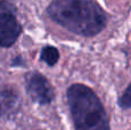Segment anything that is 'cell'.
<instances>
[{"mask_svg": "<svg viewBox=\"0 0 131 130\" xmlns=\"http://www.w3.org/2000/svg\"><path fill=\"white\" fill-rule=\"evenodd\" d=\"M20 106V98L10 90L0 91V120L9 119Z\"/></svg>", "mask_w": 131, "mask_h": 130, "instance_id": "cell-5", "label": "cell"}, {"mask_svg": "<svg viewBox=\"0 0 131 130\" xmlns=\"http://www.w3.org/2000/svg\"><path fill=\"white\" fill-rule=\"evenodd\" d=\"M118 105H120L121 108L123 110H128V108H131V84L127 88L123 94L118 99Z\"/></svg>", "mask_w": 131, "mask_h": 130, "instance_id": "cell-7", "label": "cell"}, {"mask_svg": "<svg viewBox=\"0 0 131 130\" xmlns=\"http://www.w3.org/2000/svg\"><path fill=\"white\" fill-rule=\"evenodd\" d=\"M40 60L48 66H54L59 61V51L54 46H45L40 52Z\"/></svg>", "mask_w": 131, "mask_h": 130, "instance_id": "cell-6", "label": "cell"}, {"mask_svg": "<svg viewBox=\"0 0 131 130\" xmlns=\"http://www.w3.org/2000/svg\"><path fill=\"white\" fill-rule=\"evenodd\" d=\"M27 92L32 100L39 105H47L54 98V92L50 82L40 73L32 71L25 76Z\"/></svg>", "mask_w": 131, "mask_h": 130, "instance_id": "cell-4", "label": "cell"}, {"mask_svg": "<svg viewBox=\"0 0 131 130\" xmlns=\"http://www.w3.org/2000/svg\"><path fill=\"white\" fill-rule=\"evenodd\" d=\"M21 34V24L15 16V9L7 0H0V46H12Z\"/></svg>", "mask_w": 131, "mask_h": 130, "instance_id": "cell-3", "label": "cell"}, {"mask_svg": "<svg viewBox=\"0 0 131 130\" xmlns=\"http://www.w3.org/2000/svg\"><path fill=\"white\" fill-rule=\"evenodd\" d=\"M47 14L60 27L84 37L95 36L107 24L106 13L93 0H53Z\"/></svg>", "mask_w": 131, "mask_h": 130, "instance_id": "cell-1", "label": "cell"}, {"mask_svg": "<svg viewBox=\"0 0 131 130\" xmlns=\"http://www.w3.org/2000/svg\"><path fill=\"white\" fill-rule=\"evenodd\" d=\"M67 101L75 130H111L101 101L89 86L72 84L67 90Z\"/></svg>", "mask_w": 131, "mask_h": 130, "instance_id": "cell-2", "label": "cell"}]
</instances>
